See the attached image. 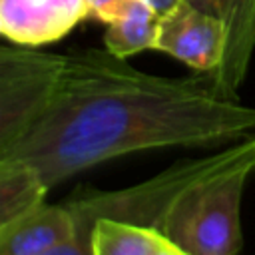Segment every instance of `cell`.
I'll return each mask as SVG.
<instances>
[{
    "label": "cell",
    "instance_id": "6da1fadb",
    "mask_svg": "<svg viewBox=\"0 0 255 255\" xmlns=\"http://www.w3.org/2000/svg\"><path fill=\"white\" fill-rule=\"evenodd\" d=\"M255 133V106L227 96L213 74L163 78L108 50L56 54L26 124L0 159L32 165L52 189L102 161L163 147H199Z\"/></svg>",
    "mask_w": 255,
    "mask_h": 255
},
{
    "label": "cell",
    "instance_id": "7a4b0ae2",
    "mask_svg": "<svg viewBox=\"0 0 255 255\" xmlns=\"http://www.w3.org/2000/svg\"><path fill=\"white\" fill-rule=\"evenodd\" d=\"M255 173V149L179 193L155 229L169 235L191 255H239L241 199Z\"/></svg>",
    "mask_w": 255,
    "mask_h": 255
},
{
    "label": "cell",
    "instance_id": "3957f363",
    "mask_svg": "<svg viewBox=\"0 0 255 255\" xmlns=\"http://www.w3.org/2000/svg\"><path fill=\"white\" fill-rule=\"evenodd\" d=\"M229 30L223 20L181 2L161 16L157 48L195 72L215 74L227 56Z\"/></svg>",
    "mask_w": 255,
    "mask_h": 255
},
{
    "label": "cell",
    "instance_id": "277c9868",
    "mask_svg": "<svg viewBox=\"0 0 255 255\" xmlns=\"http://www.w3.org/2000/svg\"><path fill=\"white\" fill-rule=\"evenodd\" d=\"M86 18L88 0H0V32L14 46L58 42Z\"/></svg>",
    "mask_w": 255,
    "mask_h": 255
},
{
    "label": "cell",
    "instance_id": "5b68a950",
    "mask_svg": "<svg viewBox=\"0 0 255 255\" xmlns=\"http://www.w3.org/2000/svg\"><path fill=\"white\" fill-rule=\"evenodd\" d=\"M76 233L68 203H40L0 225V255H48Z\"/></svg>",
    "mask_w": 255,
    "mask_h": 255
},
{
    "label": "cell",
    "instance_id": "8992f818",
    "mask_svg": "<svg viewBox=\"0 0 255 255\" xmlns=\"http://www.w3.org/2000/svg\"><path fill=\"white\" fill-rule=\"evenodd\" d=\"M225 22L229 30V48L223 66L213 74L219 88L237 98V88L245 78L255 48V0H183Z\"/></svg>",
    "mask_w": 255,
    "mask_h": 255
},
{
    "label": "cell",
    "instance_id": "52a82bcc",
    "mask_svg": "<svg viewBox=\"0 0 255 255\" xmlns=\"http://www.w3.org/2000/svg\"><path fill=\"white\" fill-rule=\"evenodd\" d=\"M159 20L161 16L147 0H131L120 18L106 26V50L124 60L143 50H155Z\"/></svg>",
    "mask_w": 255,
    "mask_h": 255
},
{
    "label": "cell",
    "instance_id": "ba28073f",
    "mask_svg": "<svg viewBox=\"0 0 255 255\" xmlns=\"http://www.w3.org/2000/svg\"><path fill=\"white\" fill-rule=\"evenodd\" d=\"M50 187L40 173L18 159H0V225L46 201Z\"/></svg>",
    "mask_w": 255,
    "mask_h": 255
},
{
    "label": "cell",
    "instance_id": "9c48e42d",
    "mask_svg": "<svg viewBox=\"0 0 255 255\" xmlns=\"http://www.w3.org/2000/svg\"><path fill=\"white\" fill-rule=\"evenodd\" d=\"M129 2L131 0H88L90 18H96L98 22L108 26L124 14V10L128 8Z\"/></svg>",
    "mask_w": 255,
    "mask_h": 255
},
{
    "label": "cell",
    "instance_id": "30bf717a",
    "mask_svg": "<svg viewBox=\"0 0 255 255\" xmlns=\"http://www.w3.org/2000/svg\"><path fill=\"white\" fill-rule=\"evenodd\" d=\"M151 6H153V10L159 14V16H165L167 12H171L173 8H177L183 0H147Z\"/></svg>",
    "mask_w": 255,
    "mask_h": 255
}]
</instances>
